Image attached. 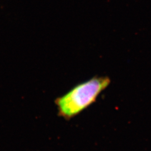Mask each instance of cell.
<instances>
[{"instance_id": "cell-1", "label": "cell", "mask_w": 151, "mask_h": 151, "mask_svg": "<svg viewBox=\"0 0 151 151\" xmlns=\"http://www.w3.org/2000/svg\"><path fill=\"white\" fill-rule=\"evenodd\" d=\"M110 82L106 76H95L73 87L55 100L58 115L67 120L75 117L96 101Z\"/></svg>"}]
</instances>
